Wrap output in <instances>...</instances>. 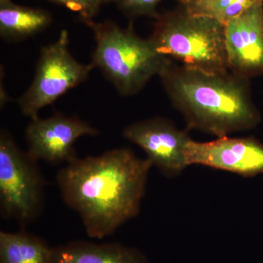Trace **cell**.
<instances>
[{
	"label": "cell",
	"instance_id": "9",
	"mask_svg": "<svg viewBox=\"0 0 263 263\" xmlns=\"http://www.w3.org/2000/svg\"><path fill=\"white\" fill-rule=\"evenodd\" d=\"M186 157L188 166H206L243 177L263 173V144L252 138L224 136L202 143L192 139Z\"/></svg>",
	"mask_w": 263,
	"mask_h": 263
},
{
	"label": "cell",
	"instance_id": "12",
	"mask_svg": "<svg viewBox=\"0 0 263 263\" xmlns=\"http://www.w3.org/2000/svg\"><path fill=\"white\" fill-rule=\"evenodd\" d=\"M48 12L13 3L0 2V35L8 41H23L42 32L51 24Z\"/></svg>",
	"mask_w": 263,
	"mask_h": 263
},
{
	"label": "cell",
	"instance_id": "11",
	"mask_svg": "<svg viewBox=\"0 0 263 263\" xmlns=\"http://www.w3.org/2000/svg\"><path fill=\"white\" fill-rule=\"evenodd\" d=\"M51 263H150L135 247L118 243L73 240L52 247Z\"/></svg>",
	"mask_w": 263,
	"mask_h": 263
},
{
	"label": "cell",
	"instance_id": "17",
	"mask_svg": "<svg viewBox=\"0 0 263 263\" xmlns=\"http://www.w3.org/2000/svg\"><path fill=\"white\" fill-rule=\"evenodd\" d=\"M100 5L106 4V3H115L116 4H117L119 3V0H97Z\"/></svg>",
	"mask_w": 263,
	"mask_h": 263
},
{
	"label": "cell",
	"instance_id": "8",
	"mask_svg": "<svg viewBox=\"0 0 263 263\" xmlns=\"http://www.w3.org/2000/svg\"><path fill=\"white\" fill-rule=\"evenodd\" d=\"M98 129L76 117L60 113L31 120L26 129L28 153L37 161L68 164L77 158L74 146L84 136H98Z\"/></svg>",
	"mask_w": 263,
	"mask_h": 263
},
{
	"label": "cell",
	"instance_id": "18",
	"mask_svg": "<svg viewBox=\"0 0 263 263\" xmlns=\"http://www.w3.org/2000/svg\"><path fill=\"white\" fill-rule=\"evenodd\" d=\"M8 1V0H0V2Z\"/></svg>",
	"mask_w": 263,
	"mask_h": 263
},
{
	"label": "cell",
	"instance_id": "4",
	"mask_svg": "<svg viewBox=\"0 0 263 263\" xmlns=\"http://www.w3.org/2000/svg\"><path fill=\"white\" fill-rule=\"evenodd\" d=\"M157 19L148 40L159 54L192 68L230 71L222 24L191 14L182 6Z\"/></svg>",
	"mask_w": 263,
	"mask_h": 263
},
{
	"label": "cell",
	"instance_id": "6",
	"mask_svg": "<svg viewBox=\"0 0 263 263\" xmlns=\"http://www.w3.org/2000/svg\"><path fill=\"white\" fill-rule=\"evenodd\" d=\"M69 44V33L63 29L56 41L43 48L32 84L18 100L21 111L31 120L39 117L41 109L84 82L95 68L91 62H78Z\"/></svg>",
	"mask_w": 263,
	"mask_h": 263
},
{
	"label": "cell",
	"instance_id": "15",
	"mask_svg": "<svg viewBox=\"0 0 263 263\" xmlns=\"http://www.w3.org/2000/svg\"><path fill=\"white\" fill-rule=\"evenodd\" d=\"M162 0H119L118 8L131 17L149 16L158 18L157 7ZM180 2L181 0H179Z\"/></svg>",
	"mask_w": 263,
	"mask_h": 263
},
{
	"label": "cell",
	"instance_id": "14",
	"mask_svg": "<svg viewBox=\"0 0 263 263\" xmlns=\"http://www.w3.org/2000/svg\"><path fill=\"white\" fill-rule=\"evenodd\" d=\"M259 0H181L188 13L212 18L226 25Z\"/></svg>",
	"mask_w": 263,
	"mask_h": 263
},
{
	"label": "cell",
	"instance_id": "5",
	"mask_svg": "<svg viewBox=\"0 0 263 263\" xmlns=\"http://www.w3.org/2000/svg\"><path fill=\"white\" fill-rule=\"evenodd\" d=\"M46 181L38 161L19 148L8 132L0 133V214L22 229L41 215Z\"/></svg>",
	"mask_w": 263,
	"mask_h": 263
},
{
	"label": "cell",
	"instance_id": "2",
	"mask_svg": "<svg viewBox=\"0 0 263 263\" xmlns=\"http://www.w3.org/2000/svg\"><path fill=\"white\" fill-rule=\"evenodd\" d=\"M159 76L189 129L220 138L248 130L259 122L249 94L248 79L230 71L209 72L179 66L171 60Z\"/></svg>",
	"mask_w": 263,
	"mask_h": 263
},
{
	"label": "cell",
	"instance_id": "7",
	"mask_svg": "<svg viewBox=\"0 0 263 263\" xmlns=\"http://www.w3.org/2000/svg\"><path fill=\"white\" fill-rule=\"evenodd\" d=\"M123 136L146 154L152 166L167 177L179 176L186 167V152L192 138L186 129H180L162 117H153L129 124Z\"/></svg>",
	"mask_w": 263,
	"mask_h": 263
},
{
	"label": "cell",
	"instance_id": "10",
	"mask_svg": "<svg viewBox=\"0 0 263 263\" xmlns=\"http://www.w3.org/2000/svg\"><path fill=\"white\" fill-rule=\"evenodd\" d=\"M228 67L249 79L263 74V0L224 25Z\"/></svg>",
	"mask_w": 263,
	"mask_h": 263
},
{
	"label": "cell",
	"instance_id": "13",
	"mask_svg": "<svg viewBox=\"0 0 263 263\" xmlns=\"http://www.w3.org/2000/svg\"><path fill=\"white\" fill-rule=\"evenodd\" d=\"M52 247L22 229L0 232V263H51Z\"/></svg>",
	"mask_w": 263,
	"mask_h": 263
},
{
	"label": "cell",
	"instance_id": "3",
	"mask_svg": "<svg viewBox=\"0 0 263 263\" xmlns=\"http://www.w3.org/2000/svg\"><path fill=\"white\" fill-rule=\"evenodd\" d=\"M85 24L96 43L91 63L123 97L138 94L171 60L159 54L149 40L137 35L132 27L123 28L110 21Z\"/></svg>",
	"mask_w": 263,
	"mask_h": 263
},
{
	"label": "cell",
	"instance_id": "16",
	"mask_svg": "<svg viewBox=\"0 0 263 263\" xmlns=\"http://www.w3.org/2000/svg\"><path fill=\"white\" fill-rule=\"evenodd\" d=\"M65 7L67 9L77 13L83 22L92 20L100 10V5L97 0H49Z\"/></svg>",
	"mask_w": 263,
	"mask_h": 263
},
{
	"label": "cell",
	"instance_id": "1",
	"mask_svg": "<svg viewBox=\"0 0 263 263\" xmlns=\"http://www.w3.org/2000/svg\"><path fill=\"white\" fill-rule=\"evenodd\" d=\"M152 167L129 148H115L77 157L58 171L57 183L88 236L103 239L138 215Z\"/></svg>",
	"mask_w": 263,
	"mask_h": 263
}]
</instances>
